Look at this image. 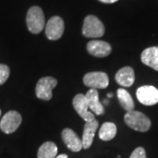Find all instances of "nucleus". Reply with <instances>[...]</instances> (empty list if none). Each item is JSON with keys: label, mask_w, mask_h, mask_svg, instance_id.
Instances as JSON below:
<instances>
[{"label": "nucleus", "mask_w": 158, "mask_h": 158, "mask_svg": "<svg viewBox=\"0 0 158 158\" xmlns=\"http://www.w3.org/2000/svg\"><path fill=\"white\" fill-rule=\"evenodd\" d=\"M124 120L129 127L139 132H147L151 127V121L148 117L138 111L127 112L125 114Z\"/></svg>", "instance_id": "obj_1"}, {"label": "nucleus", "mask_w": 158, "mask_h": 158, "mask_svg": "<svg viewBox=\"0 0 158 158\" xmlns=\"http://www.w3.org/2000/svg\"><path fill=\"white\" fill-rule=\"evenodd\" d=\"M27 25L30 33L40 34L45 27L44 13L39 6H32L27 14Z\"/></svg>", "instance_id": "obj_2"}, {"label": "nucleus", "mask_w": 158, "mask_h": 158, "mask_svg": "<svg viewBox=\"0 0 158 158\" xmlns=\"http://www.w3.org/2000/svg\"><path fill=\"white\" fill-rule=\"evenodd\" d=\"M82 32L87 38H99L105 34V27L96 16L88 15L85 19Z\"/></svg>", "instance_id": "obj_3"}, {"label": "nucleus", "mask_w": 158, "mask_h": 158, "mask_svg": "<svg viewBox=\"0 0 158 158\" xmlns=\"http://www.w3.org/2000/svg\"><path fill=\"white\" fill-rule=\"evenodd\" d=\"M22 122L20 113L16 111H10L6 113L0 121V129L5 134H12L19 128Z\"/></svg>", "instance_id": "obj_4"}, {"label": "nucleus", "mask_w": 158, "mask_h": 158, "mask_svg": "<svg viewBox=\"0 0 158 158\" xmlns=\"http://www.w3.org/2000/svg\"><path fill=\"white\" fill-rule=\"evenodd\" d=\"M57 85V80L52 77H42L38 81L35 93L36 96L40 99L42 100H50L52 98V90Z\"/></svg>", "instance_id": "obj_5"}, {"label": "nucleus", "mask_w": 158, "mask_h": 158, "mask_svg": "<svg viewBox=\"0 0 158 158\" xmlns=\"http://www.w3.org/2000/svg\"><path fill=\"white\" fill-rule=\"evenodd\" d=\"M84 84L91 89H106L109 85V77L105 72H89L84 77Z\"/></svg>", "instance_id": "obj_6"}, {"label": "nucleus", "mask_w": 158, "mask_h": 158, "mask_svg": "<svg viewBox=\"0 0 158 158\" xmlns=\"http://www.w3.org/2000/svg\"><path fill=\"white\" fill-rule=\"evenodd\" d=\"M137 99L144 106H154L158 103V90L152 85L141 86L136 90Z\"/></svg>", "instance_id": "obj_7"}, {"label": "nucleus", "mask_w": 158, "mask_h": 158, "mask_svg": "<svg viewBox=\"0 0 158 158\" xmlns=\"http://www.w3.org/2000/svg\"><path fill=\"white\" fill-rule=\"evenodd\" d=\"M64 32V22L59 16H54L48 21L46 25L45 34L48 39L51 40H59Z\"/></svg>", "instance_id": "obj_8"}, {"label": "nucleus", "mask_w": 158, "mask_h": 158, "mask_svg": "<svg viewBox=\"0 0 158 158\" xmlns=\"http://www.w3.org/2000/svg\"><path fill=\"white\" fill-rule=\"evenodd\" d=\"M73 106L79 116L85 120V122H90L95 119V116L92 113L89 112V107L85 99V95L77 94L74 97Z\"/></svg>", "instance_id": "obj_9"}, {"label": "nucleus", "mask_w": 158, "mask_h": 158, "mask_svg": "<svg viewBox=\"0 0 158 158\" xmlns=\"http://www.w3.org/2000/svg\"><path fill=\"white\" fill-rule=\"evenodd\" d=\"M87 51L96 57H106L112 52L111 45L103 40H90L87 44Z\"/></svg>", "instance_id": "obj_10"}, {"label": "nucleus", "mask_w": 158, "mask_h": 158, "mask_svg": "<svg viewBox=\"0 0 158 158\" xmlns=\"http://www.w3.org/2000/svg\"><path fill=\"white\" fill-rule=\"evenodd\" d=\"M62 138L65 145L73 152H79L83 148L82 140L78 135L70 128H65L62 130Z\"/></svg>", "instance_id": "obj_11"}, {"label": "nucleus", "mask_w": 158, "mask_h": 158, "mask_svg": "<svg viewBox=\"0 0 158 158\" xmlns=\"http://www.w3.org/2000/svg\"><path fill=\"white\" fill-rule=\"evenodd\" d=\"M85 99L89 109H90L91 112H93L96 115H101L105 113L104 106L98 99V92L96 89H90L88 90L85 95Z\"/></svg>", "instance_id": "obj_12"}, {"label": "nucleus", "mask_w": 158, "mask_h": 158, "mask_svg": "<svg viewBox=\"0 0 158 158\" xmlns=\"http://www.w3.org/2000/svg\"><path fill=\"white\" fill-rule=\"evenodd\" d=\"M98 127V122L96 119H94L90 122L85 123V127H84L83 138H82V144H83L84 148L88 149L91 146Z\"/></svg>", "instance_id": "obj_13"}, {"label": "nucleus", "mask_w": 158, "mask_h": 158, "mask_svg": "<svg viewBox=\"0 0 158 158\" xmlns=\"http://www.w3.org/2000/svg\"><path fill=\"white\" fill-rule=\"evenodd\" d=\"M142 63L158 71V47L148 48L141 53Z\"/></svg>", "instance_id": "obj_14"}, {"label": "nucleus", "mask_w": 158, "mask_h": 158, "mask_svg": "<svg viewBox=\"0 0 158 158\" xmlns=\"http://www.w3.org/2000/svg\"><path fill=\"white\" fill-rule=\"evenodd\" d=\"M115 80L123 87H130L135 82V71L131 67L120 69L115 75Z\"/></svg>", "instance_id": "obj_15"}, {"label": "nucleus", "mask_w": 158, "mask_h": 158, "mask_svg": "<svg viewBox=\"0 0 158 158\" xmlns=\"http://www.w3.org/2000/svg\"><path fill=\"white\" fill-rule=\"evenodd\" d=\"M117 96L120 106L123 109H125L127 112H131L134 111L135 109V103L130 95V93L127 90L124 89H118L117 90Z\"/></svg>", "instance_id": "obj_16"}, {"label": "nucleus", "mask_w": 158, "mask_h": 158, "mask_svg": "<svg viewBox=\"0 0 158 158\" xmlns=\"http://www.w3.org/2000/svg\"><path fill=\"white\" fill-rule=\"evenodd\" d=\"M57 146L52 141L44 142L38 150V158H56L57 155Z\"/></svg>", "instance_id": "obj_17"}, {"label": "nucleus", "mask_w": 158, "mask_h": 158, "mask_svg": "<svg viewBox=\"0 0 158 158\" xmlns=\"http://www.w3.org/2000/svg\"><path fill=\"white\" fill-rule=\"evenodd\" d=\"M117 134V127L113 122H106L102 125L98 135L102 141L113 140Z\"/></svg>", "instance_id": "obj_18"}, {"label": "nucleus", "mask_w": 158, "mask_h": 158, "mask_svg": "<svg viewBox=\"0 0 158 158\" xmlns=\"http://www.w3.org/2000/svg\"><path fill=\"white\" fill-rule=\"evenodd\" d=\"M10 76V68L6 64L0 63V85H4Z\"/></svg>", "instance_id": "obj_19"}, {"label": "nucleus", "mask_w": 158, "mask_h": 158, "mask_svg": "<svg viewBox=\"0 0 158 158\" xmlns=\"http://www.w3.org/2000/svg\"><path fill=\"white\" fill-rule=\"evenodd\" d=\"M130 158H147L146 151L143 148L138 147L131 154Z\"/></svg>", "instance_id": "obj_20"}, {"label": "nucleus", "mask_w": 158, "mask_h": 158, "mask_svg": "<svg viewBox=\"0 0 158 158\" xmlns=\"http://www.w3.org/2000/svg\"><path fill=\"white\" fill-rule=\"evenodd\" d=\"M102 3H105V4H113V3H115L117 2L118 0H99Z\"/></svg>", "instance_id": "obj_21"}, {"label": "nucleus", "mask_w": 158, "mask_h": 158, "mask_svg": "<svg viewBox=\"0 0 158 158\" xmlns=\"http://www.w3.org/2000/svg\"><path fill=\"white\" fill-rule=\"evenodd\" d=\"M56 158H68V156L65 155V154H62V155H59V156H56Z\"/></svg>", "instance_id": "obj_22"}, {"label": "nucleus", "mask_w": 158, "mask_h": 158, "mask_svg": "<svg viewBox=\"0 0 158 158\" xmlns=\"http://www.w3.org/2000/svg\"><path fill=\"white\" fill-rule=\"evenodd\" d=\"M107 97L108 98H112V97H113V94H112V93H108Z\"/></svg>", "instance_id": "obj_23"}, {"label": "nucleus", "mask_w": 158, "mask_h": 158, "mask_svg": "<svg viewBox=\"0 0 158 158\" xmlns=\"http://www.w3.org/2000/svg\"><path fill=\"white\" fill-rule=\"evenodd\" d=\"M0 116H1V110H0Z\"/></svg>", "instance_id": "obj_24"}]
</instances>
